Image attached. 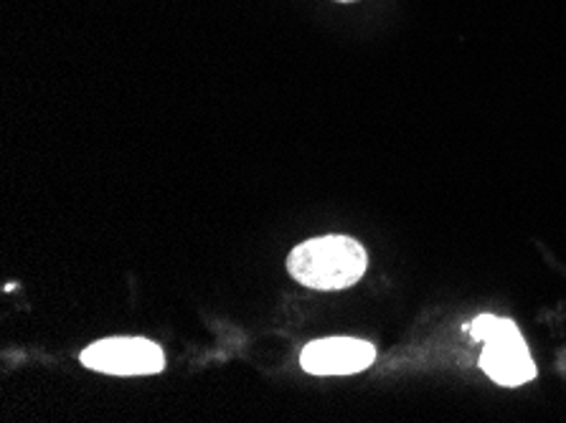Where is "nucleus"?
<instances>
[{"mask_svg":"<svg viewBox=\"0 0 566 423\" xmlns=\"http://www.w3.org/2000/svg\"><path fill=\"white\" fill-rule=\"evenodd\" d=\"M366 248L350 236H317L295 246L287 256V272L303 287L317 292L348 289L366 274Z\"/></svg>","mask_w":566,"mask_h":423,"instance_id":"1","label":"nucleus"},{"mask_svg":"<svg viewBox=\"0 0 566 423\" xmlns=\"http://www.w3.org/2000/svg\"><path fill=\"white\" fill-rule=\"evenodd\" d=\"M82 366L107 376H153L166 368L156 342L145 338H107L90 345L80 356Z\"/></svg>","mask_w":566,"mask_h":423,"instance_id":"2","label":"nucleus"},{"mask_svg":"<svg viewBox=\"0 0 566 423\" xmlns=\"http://www.w3.org/2000/svg\"><path fill=\"white\" fill-rule=\"evenodd\" d=\"M376 360L371 342L358 338H323L305 345L300 366L311 376H354Z\"/></svg>","mask_w":566,"mask_h":423,"instance_id":"3","label":"nucleus"},{"mask_svg":"<svg viewBox=\"0 0 566 423\" xmlns=\"http://www.w3.org/2000/svg\"><path fill=\"white\" fill-rule=\"evenodd\" d=\"M480 366H483L485 373L491 376L495 383L509 388L528 383L531 378L536 376L534 358H531L521 332L485 342L483 356H480Z\"/></svg>","mask_w":566,"mask_h":423,"instance_id":"4","label":"nucleus"},{"mask_svg":"<svg viewBox=\"0 0 566 423\" xmlns=\"http://www.w3.org/2000/svg\"><path fill=\"white\" fill-rule=\"evenodd\" d=\"M516 332H518L516 322H511V319H503V317H493V315H480L473 319V325H470V335H473V340L478 342L501 340Z\"/></svg>","mask_w":566,"mask_h":423,"instance_id":"5","label":"nucleus"},{"mask_svg":"<svg viewBox=\"0 0 566 423\" xmlns=\"http://www.w3.org/2000/svg\"><path fill=\"white\" fill-rule=\"evenodd\" d=\"M338 3H356V0H338Z\"/></svg>","mask_w":566,"mask_h":423,"instance_id":"6","label":"nucleus"}]
</instances>
